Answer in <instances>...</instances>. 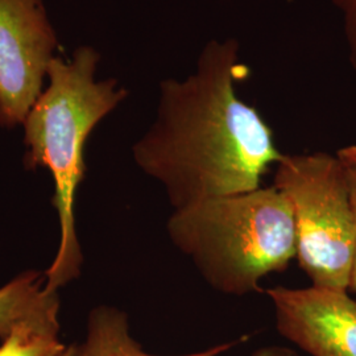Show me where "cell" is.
Returning a JSON list of instances; mask_svg holds the SVG:
<instances>
[{
  "label": "cell",
  "mask_w": 356,
  "mask_h": 356,
  "mask_svg": "<svg viewBox=\"0 0 356 356\" xmlns=\"http://www.w3.org/2000/svg\"><path fill=\"white\" fill-rule=\"evenodd\" d=\"M45 284V273L26 270L0 288V341L26 322L58 318V294Z\"/></svg>",
  "instance_id": "8"
},
{
  "label": "cell",
  "mask_w": 356,
  "mask_h": 356,
  "mask_svg": "<svg viewBox=\"0 0 356 356\" xmlns=\"http://www.w3.org/2000/svg\"><path fill=\"white\" fill-rule=\"evenodd\" d=\"M101 54L88 45L72 58L56 57L48 69L47 86L26 115L24 165L49 170L57 210L60 243L49 268L45 288L57 292L81 275L83 254L76 227V195L86 175L85 148L91 132L127 98L128 91L114 78L97 79Z\"/></svg>",
  "instance_id": "2"
},
{
  "label": "cell",
  "mask_w": 356,
  "mask_h": 356,
  "mask_svg": "<svg viewBox=\"0 0 356 356\" xmlns=\"http://www.w3.org/2000/svg\"><path fill=\"white\" fill-rule=\"evenodd\" d=\"M337 154L341 160H343L347 165L356 169V145L344 147L342 149H339Z\"/></svg>",
  "instance_id": "12"
},
{
  "label": "cell",
  "mask_w": 356,
  "mask_h": 356,
  "mask_svg": "<svg viewBox=\"0 0 356 356\" xmlns=\"http://www.w3.org/2000/svg\"><path fill=\"white\" fill-rule=\"evenodd\" d=\"M238 342L218 344L204 351L176 356H220ZM61 356L153 355L132 337L128 316L114 306H97L90 312L85 339L66 346Z\"/></svg>",
  "instance_id": "7"
},
{
  "label": "cell",
  "mask_w": 356,
  "mask_h": 356,
  "mask_svg": "<svg viewBox=\"0 0 356 356\" xmlns=\"http://www.w3.org/2000/svg\"><path fill=\"white\" fill-rule=\"evenodd\" d=\"M343 161V160H342ZM344 163V161H343ZM346 164V163H344ZM347 165V164H346ZM348 168V173H350V181H351V189H353V195H354V202H355L356 207V169L347 165ZM350 291L356 293V260L355 267H354V272H353V280H351V286Z\"/></svg>",
  "instance_id": "13"
},
{
  "label": "cell",
  "mask_w": 356,
  "mask_h": 356,
  "mask_svg": "<svg viewBox=\"0 0 356 356\" xmlns=\"http://www.w3.org/2000/svg\"><path fill=\"white\" fill-rule=\"evenodd\" d=\"M273 186L292 207L296 259L312 286L348 292L356 260V207L347 165L338 154H284Z\"/></svg>",
  "instance_id": "4"
},
{
  "label": "cell",
  "mask_w": 356,
  "mask_h": 356,
  "mask_svg": "<svg viewBox=\"0 0 356 356\" xmlns=\"http://www.w3.org/2000/svg\"><path fill=\"white\" fill-rule=\"evenodd\" d=\"M248 76L239 44L213 40L193 74L160 83L156 120L132 153L173 210L256 191L282 159L267 122L236 92Z\"/></svg>",
  "instance_id": "1"
},
{
  "label": "cell",
  "mask_w": 356,
  "mask_h": 356,
  "mask_svg": "<svg viewBox=\"0 0 356 356\" xmlns=\"http://www.w3.org/2000/svg\"><path fill=\"white\" fill-rule=\"evenodd\" d=\"M166 231L207 285L235 297L259 292L297 252L292 207L273 185L173 210Z\"/></svg>",
  "instance_id": "3"
},
{
  "label": "cell",
  "mask_w": 356,
  "mask_h": 356,
  "mask_svg": "<svg viewBox=\"0 0 356 356\" xmlns=\"http://www.w3.org/2000/svg\"><path fill=\"white\" fill-rule=\"evenodd\" d=\"M57 49L41 0H0V127L23 126L47 86Z\"/></svg>",
  "instance_id": "5"
},
{
  "label": "cell",
  "mask_w": 356,
  "mask_h": 356,
  "mask_svg": "<svg viewBox=\"0 0 356 356\" xmlns=\"http://www.w3.org/2000/svg\"><path fill=\"white\" fill-rule=\"evenodd\" d=\"M58 318L38 319L17 326L0 344V356H61Z\"/></svg>",
  "instance_id": "9"
},
{
  "label": "cell",
  "mask_w": 356,
  "mask_h": 356,
  "mask_svg": "<svg viewBox=\"0 0 356 356\" xmlns=\"http://www.w3.org/2000/svg\"><path fill=\"white\" fill-rule=\"evenodd\" d=\"M276 329L310 356H356V300L348 292L275 286L266 291Z\"/></svg>",
  "instance_id": "6"
},
{
  "label": "cell",
  "mask_w": 356,
  "mask_h": 356,
  "mask_svg": "<svg viewBox=\"0 0 356 356\" xmlns=\"http://www.w3.org/2000/svg\"><path fill=\"white\" fill-rule=\"evenodd\" d=\"M343 13L344 29L350 48V61L356 69V0H334Z\"/></svg>",
  "instance_id": "10"
},
{
  "label": "cell",
  "mask_w": 356,
  "mask_h": 356,
  "mask_svg": "<svg viewBox=\"0 0 356 356\" xmlns=\"http://www.w3.org/2000/svg\"><path fill=\"white\" fill-rule=\"evenodd\" d=\"M248 356H300L292 348L284 346H266L254 350L251 355Z\"/></svg>",
  "instance_id": "11"
}]
</instances>
